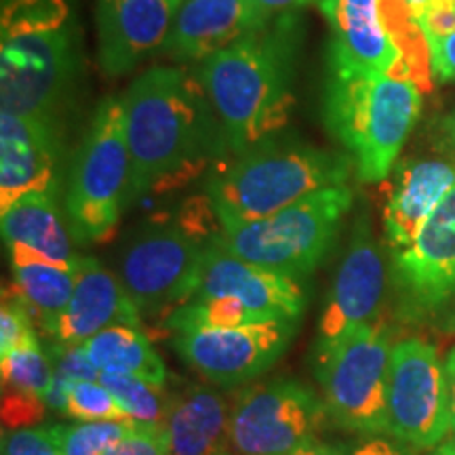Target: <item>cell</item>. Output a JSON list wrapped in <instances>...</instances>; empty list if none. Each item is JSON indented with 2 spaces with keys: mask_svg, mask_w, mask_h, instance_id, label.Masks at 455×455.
<instances>
[{
  "mask_svg": "<svg viewBox=\"0 0 455 455\" xmlns=\"http://www.w3.org/2000/svg\"><path fill=\"white\" fill-rule=\"evenodd\" d=\"M131 155L129 203L178 188L230 150L201 83L180 68H150L123 100Z\"/></svg>",
  "mask_w": 455,
  "mask_h": 455,
  "instance_id": "6da1fadb",
  "label": "cell"
},
{
  "mask_svg": "<svg viewBox=\"0 0 455 455\" xmlns=\"http://www.w3.org/2000/svg\"><path fill=\"white\" fill-rule=\"evenodd\" d=\"M299 28L295 13L243 38L198 66V83L226 131L232 155L278 138L295 106Z\"/></svg>",
  "mask_w": 455,
  "mask_h": 455,
  "instance_id": "7a4b0ae2",
  "label": "cell"
},
{
  "mask_svg": "<svg viewBox=\"0 0 455 455\" xmlns=\"http://www.w3.org/2000/svg\"><path fill=\"white\" fill-rule=\"evenodd\" d=\"M76 32L66 0H3V112L57 127L60 108L76 78Z\"/></svg>",
  "mask_w": 455,
  "mask_h": 455,
  "instance_id": "3957f363",
  "label": "cell"
},
{
  "mask_svg": "<svg viewBox=\"0 0 455 455\" xmlns=\"http://www.w3.org/2000/svg\"><path fill=\"white\" fill-rule=\"evenodd\" d=\"M355 161L281 135L215 167L207 181L220 230L251 224L333 186H346Z\"/></svg>",
  "mask_w": 455,
  "mask_h": 455,
  "instance_id": "277c9868",
  "label": "cell"
},
{
  "mask_svg": "<svg viewBox=\"0 0 455 455\" xmlns=\"http://www.w3.org/2000/svg\"><path fill=\"white\" fill-rule=\"evenodd\" d=\"M419 112L422 91L411 83L329 68L325 124L352 155L361 181L388 178Z\"/></svg>",
  "mask_w": 455,
  "mask_h": 455,
  "instance_id": "5b68a950",
  "label": "cell"
},
{
  "mask_svg": "<svg viewBox=\"0 0 455 455\" xmlns=\"http://www.w3.org/2000/svg\"><path fill=\"white\" fill-rule=\"evenodd\" d=\"M352 203L348 186L325 188L270 218L220 230V238L241 259L299 281L325 259Z\"/></svg>",
  "mask_w": 455,
  "mask_h": 455,
  "instance_id": "8992f818",
  "label": "cell"
},
{
  "mask_svg": "<svg viewBox=\"0 0 455 455\" xmlns=\"http://www.w3.org/2000/svg\"><path fill=\"white\" fill-rule=\"evenodd\" d=\"M131 155L121 100L100 104L78 146L66 192V218L81 244L110 241L129 204Z\"/></svg>",
  "mask_w": 455,
  "mask_h": 455,
  "instance_id": "52a82bcc",
  "label": "cell"
},
{
  "mask_svg": "<svg viewBox=\"0 0 455 455\" xmlns=\"http://www.w3.org/2000/svg\"><path fill=\"white\" fill-rule=\"evenodd\" d=\"M392 331L382 321L361 327L315 365L335 424L358 435L388 432Z\"/></svg>",
  "mask_w": 455,
  "mask_h": 455,
  "instance_id": "ba28073f",
  "label": "cell"
},
{
  "mask_svg": "<svg viewBox=\"0 0 455 455\" xmlns=\"http://www.w3.org/2000/svg\"><path fill=\"white\" fill-rule=\"evenodd\" d=\"M204 247L207 243L181 224H163L131 238L118 278L141 316L169 318L192 299L201 283Z\"/></svg>",
  "mask_w": 455,
  "mask_h": 455,
  "instance_id": "9c48e42d",
  "label": "cell"
},
{
  "mask_svg": "<svg viewBox=\"0 0 455 455\" xmlns=\"http://www.w3.org/2000/svg\"><path fill=\"white\" fill-rule=\"evenodd\" d=\"M325 401L298 379H272L244 390L232 405L230 435L236 455H291L329 422Z\"/></svg>",
  "mask_w": 455,
  "mask_h": 455,
  "instance_id": "30bf717a",
  "label": "cell"
},
{
  "mask_svg": "<svg viewBox=\"0 0 455 455\" xmlns=\"http://www.w3.org/2000/svg\"><path fill=\"white\" fill-rule=\"evenodd\" d=\"M445 363L428 341L395 344L388 378V435L418 449L441 445L451 432Z\"/></svg>",
  "mask_w": 455,
  "mask_h": 455,
  "instance_id": "8fae6325",
  "label": "cell"
},
{
  "mask_svg": "<svg viewBox=\"0 0 455 455\" xmlns=\"http://www.w3.org/2000/svg\"><path fill=\"white\" fill-rule=\"evenodd\" d=\"M298 323L295 318H276L224 329H186L175 331L173 346L212 384L238 386L275 365L298 333Z\"/></svg>",
  "mask_w": 455,
  "mask_h": 455,
  "instance_id": "7c38bea8",
  "label": "cell"
},
{
  "mask_svg": "<svg viewBox=\"0 0 455 455\" xmlns=\"http://www.w3.org/2000/svg\"><path fill=\"white\" fill-rule=\"evenodd\" d=\"M386 289L382 253L373 238L369 215L361 213L352 226L348 251L341 259L325 310L318 321V335L312 348L315 365L323 363L341 341L361 327L378 323Z\"/></svg>",
  "mask_w": 455,
  "mask_h": 455,
  "instance_id": "4fadbf2b",
  "label": "cell"
},
{
  "mask_svg": "<svg viewBox=\"0 0 455 455\" xmlns=\"http://www.w3.org/2000/svg\"><path fill=\"white\" fill-rule=\"evenodd\" d=\"M212 298L238 299L259 323L276 318L299 321L306 308V291L298 278L241 259L221 243L220 235L207 241L201 283L192 295V299Z\"/></svg>",
  "mask_w": 455,
  "mask_h": 455,
  "instance_id": "5bb4252c",
  "label": "cell"
},
{
  "mask_svg": "<svg viewBox=\"0 0 455 455\" xmlns=\"http://www.w3.org/2000/svg\"><path fill=\"white\" fill-rule=\"evenodd\" d=\"M395 284L409 315H428L455 295V186L415 241L395 253Z\"/></svg>",
  "mask_w": 455,
  "mask_h": 455,
  "instance_id": "9a60e30c",
  "label": "cell"
},
{
  "mask_svg": "<svg viewBox=\"0 0 455 455\" xmlns=\"http://www.w3.org/2000/svg\"><path fill=\"white\" fill-rule=\"evenodd\" d=\"M270 21L255 0H181L163 51L180 64H203Z\"/></svg>",
  "mask_w": 455,
  "mask_h": 455,
  "instance_id": "2e32d148",
  "label": "cell"
},
{
  "mask_svg": "<svg viewBox=\"0 0 455 455\" xmlns=\"http://www.w3.org/2000/svg\"><path fill=\"white\" fill-rule=\"evenodd\" d=\"M181 0H98L100 66L123 76L164 47Z\"/></svg>",
  "mask_w": 455,
  "mask_h": 455,
  "instance_id": "e0dca14e",
  "label": "cell"
},
{
  "mask_svg": "<svg viewBox=\"0 0 455 455\" xmlns=\"http://www.w3.org/2000/svg\"><path fill=\"white\" fill-rule=\"evenodd\" d=\"M60 135L51 123L21 114H0V209L34 192L57 190Z\"/></svg>",
  "mask_w": 455,
  "mask_h": 455,
  "instance_id": "ac0fdd59",
  "label": "cell"
},
{
  "mask_svg": "<svg viewBox=\"0 0 455 455\" xmlns=\"http://www.w3.org/2000/svg\"><path fill=\"white\" fill-rule=\"evenodd\" d=\"M114 325L141 329V315L114 272L98 259L83 258L72 299L57 318L53 338L60 346H81Z\"/></svg>",
  "mask_w": 455,
  "mask_h": 455,
  "instance_id": "d6986e66",
  "label": "cell"
},
{
  "mask_svg": "<svg viewBox=\"0 0 455 455\" xmlns=\"http://www.w3.org/2000/svg\"><path fill=\"white\" fill-rule=\"evenodd\" d=\"M455 186V167L424 158L398 164L384 204V230L392 251L407 249Z\"/></svg>",
  "mask_w": 455,
  "mask_h": 455,
  "instance_id": "ffe728a7",
  "label": "cell"
},
{
  "mask_svg": "<svg viewBox=\"0 0 455 455\" xmlns=\"http://www.w3.org/2000/svg\"><path fill=\"white\" fill-rule=\"evenodd\" d=\"M321 11L333 32L329 68L388 74L398 53L379 20V0H323Z\"/></svg>",
  "mask_w": 455,
  "mask_h": 455,
  "instance_id": "44dd1931",
  "label": "cell"
},
{
  "mask_svg": "<svg viewBox=\"0 0 455 455\" xmlns=\"http://www.w3.org/2000/svg\"><path fill=\"white\" fill-rule=\"evenodd\" d=\"M230 418L232 407L221 392L201 384L178 390L161 426L167 455H236Z\"/></svg>",
  "mask_w": 455,
  "mask_h": 455,
  "instance_id": "7402d4cb",
  "label": "cell"
},
{
  "mask_svg": "<svg viewBox=\"0 0 455 455\" xmlns=\"http://www.w3.org/2000/svg\"><path fill=\"white\" fill-rule=\"evenodd\" d=\"M7 249L13 270L11 287L24 299L34 323L51 335L57 318L64 315L70 304L83 258L74 264H55L26 249L24 244H7Z\"/></svg>",
  "mask_w": 455,
  "mask_h": 455,
  "instance_id": "603a6c76",
  "label": "cell"
},
{
  "mask_svg": "<svg viewBox=\"0 0 455 455\" xmlns=\"http://www.w3.org/2000/svg\"><path fill=\"white\" fill-rule=\"evenodd\" d=\"M4 244H24L26 249L55 264H74L70 226L61 218L55 196L34 192L3 212Z\"/></svg>",
  "mask_w": 455,
  "mask_h": 455,
  "instance_id": "cb8c5ba5",
  "label": "cell"
},
{
  "mask_svg": "<svg viewBox=\"0 0 455 455\" xmlns=\"http://www.w3.org/2000/svg\"><path fill=\"white\" fill-rule=\"evenodd\" d=\"M81 346L101 373H131L156 384L167 382L163 358L140 327H108Z\"/></svg>",
  "mask_w": 455,
  "mask_h": 455,
  "instance_id": "d4e9b609",
  "label": "cell"
},
{
  "mask_svg": "<svg viewBox=\"0 0 455 455\" xmlns=\"http://www.w3.org/2000/svg\"><path fill=\"white\" fill-rule=\"evenodd\" d=\"M100 382L116 396L118 405L135 424L163 426L171 405L167 384L150 382L131 373H101Z\"/></svg>",
  "mask_w": 455,
  "mask_h": 455,
  "instance_id": "484cf974",
  "label": "cell"
},
{
  "mask_svg": "<svg viewBox=\"0 0 455 455\" xmlns=\"http://www.w3.org/2000/svg\"><path fill=\"white\" fill-rule=\"evenodd\" d=\"M0 369H3V390L47 401L55 379V369L41 344L24 346L0 356Z\"/></svg>",
  "mask_w": 455,
  "mask_h": 455,
  "instance_id": "4316f807",
  "label": "cell"
},
{
  "mask_svg": "<svg viewBox=\"0 0 455 455\" xmlns=\"http://www.w3.org/2000/svg\"><path fill=\"white\" fill-rule=\"evenodd\" d=\"M64 413L76 422H133L100 379H81L68 386Z\"/></svg>",
  "mask_w": 455,
  "mask_h": 455,
  "instance_id": "83f0119b",
  "label": "cell"
},
{
  "mask_svg": "<svg viewBox=\"0 0 455 455\" xmlns=\"http://www.w3.org/2000/svg\"><path fill=\"white\" fill-rule=\"evenodd\" d=\"M135 426V422H81L53 426V432L61 455H101Z\"/></svg>",
  "mask_w": 455,
  "mask_h": 455,
  "instance_id": "f1b7e54d",
  "label": "cell"
},
{
  "mask_svg": "<svg viewBox=\"0 0 455 455\" xmlns=\"http://www.w3.org/2000/svg\"><path fill=\"white\" fill-rule=\"evenodd\" d=\"M32 344H41L32 312L13 291V287L4 289L3 306H0V356Z\"/></svg>",
  "mask_w": 455,
  "mask_h": 455,
  "instance_id": "f546056e",
  "label": "cell"
},
{
  "mask_svg": "<svg viewBox=\"0 0 455 455\" xmlns=\"http://www.w3.org/2000/svg\"><path fill=\"white\" fill-rule=\"evenodd\" d=\"M3 455H61L60 443L51 428H20L4 432Z\"/></svg>",
  "mask_w": 455,
  "mask_h": 455,
  "instance_id": "4dcf8cb0",
  "label": "cell"
},
{
  "mask_svg": "<svg viewBox=\"0 0 455 455\" xmlns=\"http://www.w3.org/2000/svg\"><path fill=\"white\" fill-rule=\"evenodd\" d=\"M101 455H167V443L161 426L138 424Z\"/></svg>",
  "mask_w": 455,
  "mask_h": 455,
  "instance_id": "1f68e13d",
  "label": "cell"
},
{
  "mask_svg": "<svg viewBox=\"0 0 455 455\" xmlns=\"http://www.w3.org/2000/svg\"><path fill=\"white\" fill-rule=\"evenodd\" d=\"M418 21L430 49H436L455 32V0H428Z\"/></svg>",
  "mask_w": 455,
  "mask_h": 455,
  "instance_id": "d6a6232c",
  "label": "cell"
},
{
  "mask_svg": "<svg viewBox=\"0 0 455 455\" xmlns=\"http://www.w3.org/2000/svg\"><path fill=\"white\" fill-rule=\"evenodd\" d=\"M55 373L60 378L70 379V382H81V379H100L101 371L89 356L84 355L83 346H64L61 355L57 356V369Z\"/></svg>",
  "mask_w": 455,
  "mask_h": 455,
  "instance_id": "836d02e7",
  "label": "cell"
},
{
  "mask_svg": "<svg viewBox=\"0 0 455 455\" xmlns=\"http://www.w3.org/2000/svg\"><path fill=\"white\" fill-rule=\"evenodd\" d=\"M432 68L439 81H455V32L441 43L439 47L432 49Z\"/></svg>",
  "mask_w": 455,
  "mask_h": 455,
  "instance_id": "e575fe53",
  "label": "cell"
},
{
  "mask_svg": "<svg viewBox=\"0 0 455 455\" xmlns=\"http://www.w3.org/2000/svg\"><path fill=\"white\" fill-rule=\"evenodd\" d=\"M255 3H258L261 9H266L272 17H275V15H283V13H293V11H298L301 7H308V4H312V3L321 4L323 0H255Z\"/></svg>",
  "mask_w": 455,
  "mask_h": 455,
  "instance_id": "d590c367",
  "label": "cell"
},
{
  "mask_svg": "<svg viewBox=\"0 0 455 455\" xmlns=\"http://www.w3.org/2000/svg\"><path fill=\"white\" fill-rule=\"evenodd\" d=\"M348 455H405V453H403L401 449H396L388 441L373 439V441L363 443V445H358L355 451L348 453Z\"/></svg>",
  "mask_w": 455,
  "mask_h": 455,
  "instance_id": "8d00e7d4",
  "label": "cell"
},
{
  "mask_svg": "<svg viewBox=\"0 0 455 455\" xmlns=\"http://www.w3.org/2000/svg\"><path fill=\"white\" fill-rule=\"evenodd\" d=\"M445 379H447L449 415H451V428L455 430V348L449 350V355L445 358Z\"/></svg>",
  "mask_w": 455,
  "mask_h": 455,
  "instance_id": "74e56055",
  "label": "cell"
},
{
  "mask_svg": "<svg viewBox=\"0 0 455 455\" xmlns=\"http://www.w3.org/2000/svg\"><path fill=\"white\" fill-rule=\"evenodd\" d=\"M291 455H346V453L331 445H325V443L321 441H312V443H306L304 447L295 449Z\"/></svg>",
  "mask_w": 455,
  "mask_h": 455,
  "instance_id": "f35d334b",
  "label": "cell"
},
{
  "mask_svg": "<svg viewBox=\"0 0 455 455\" xmlns=\"http://www.w3.org/2000/svg\"><path fill=\"white\" fill-rule=\"evenodd\" d=\"M426 3H428V0H407L409 9H411V13H413L415 20H419V15H422Z\"/></svg>",
  "mask_w": 455,
  "mask_h": 455,
  "instance_id": "ab89813d",
  "label": "cell"
},
{
  "mask_svg": "<svg viewBox=\"0 0 455 455\" xmlns=\"http://www.w3.org/2000/svg\"><path fill=\"white\" fill-rule=\"evenodd\" d=\"M435 455H455V436L445 443H441L439 449H436Z\"/></svg>",
  "mask_w": 455,
  "mask_h": 455,
  "instance_id": "60d3db41",
  "label": "cell"
},
{
  "mask_svg": "<svg viewBox=\"0 0 455 455\" xmlns=\"http://www.w3.org/2000/svg\"><path fill=\"white\" fill-rule=\"evenodd\" d=\"M445 133L449 135V140H451V144L455 146V112L451 114V116L447 118V123H445Z\"/></svg>",
  "mask_w": 455,
  "mask_h": 455,
  "instance_id": "b9f144b4",
  "label": "cell"
},
{
  "mask_svg": "<svg viewBox=\"0 0 455 455\" xmlns=\"http://www.w3.org/2000/svg\"><path fill=\"white\" fill-rule=\"evenodd\" d=\"M455 298V295H453ZM449 325H453L455 327V301H453V310H451V315H449Z\"/></svg>",
  "mask_w": 455,
  "mask_h": 455,
  "instance_id": "7bdbcfd3",
  "label": "cell"
}]
</instances>
